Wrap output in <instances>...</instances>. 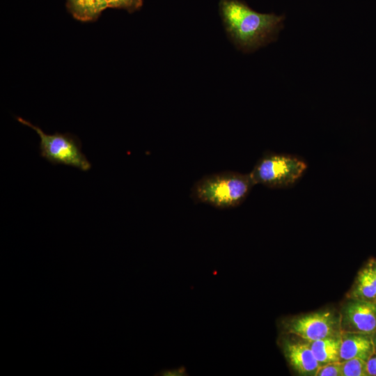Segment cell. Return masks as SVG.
<instances>
[{"instance_id":"cell-4","label":"cell","mask_w":376,"mask_h":376,"mask_svg":"<svg viewBox=\"0 0 376 376\" xmlns=\"http://www.w3.org/2000/svg\"><path fill=\"white\" fill-rule=\"evenodd\" d=\"M306 167L305 162L295 156L267 152L249 173L255 185L285 188L294 185Z\"/></svg>"},{"instance_id":"cell-3","label":"cell","mask_w":376,"mask_h":376,"mask_svg":"<svg viewBox=\"0 0 376 376\" xmlns=\"http://www.w3.org/2000/svg\"><path fill=\"white\" fill-rule=\"evenodd\" d=\"M17 120L38 134L40 139V155L51 164L71 166L84 172L91 169V162L81 150V142L76 135L57 132L48 134L21 117H17Z\"/></svg>"},{"instance_id":"cell-7","label":"cell","mask_w":376,"mask_h":376,"mask_svg":"<svg viewBox=\"0 0 376 376\" xmlns=\"http://www.w3.org/2000/svg\"><path fill=\"white\" fill-rule=\"evenodd\" d=\"M284 354L293 369L301 375H315L320 364L306 343L287 341L283 346Z\"/></svg>"},{"instance_id":"cell-19","label":"cell","mask_w":376,"mask_h":376,"mask_svg":"<svg viewBox=\"0 0 376 376\" xmlns=\"http://www.w3.org/2000/svg\"><path fill=\"white\" fill-rule=\"evenodd\" d=\"M373 341L374 347H375V353H376V340H373Z\"/></svg>"},{"instance_id":"cell-17","label":"cell","mask_w":376,"mask_h":376,"mask_svg":"<svg viewBox=\"0 0 376 376\" xmlns=\"http://www.w3.org/2000/svg\"><path fill=\"white\" fill-rule=\"evenodd\" d=\"M364 269L366 271L367 276L368 277L373 287L376 290V272L373 270L370 266L364 268Z\"/></svg>"},{"instance_id":"cell-10","label":"cell","mask_w":376,"mask_h":376,"mask_svg":"<svg viewBox=\"0 0 376 376\" xmlns=\"http://www.w3.org/2000/svg\"><path fill=\"white\" fill-rule=\"evenodd\" d=\"M67 8L75 19L90 22L97 19L108 5L106 0H67Z\"/></svg>"},{"instance_id":"cell-6","label":"cell","mask_w":376,"mask_h":376,"mask_svg":"<svg viewBox=\"0 0 376 376\" xmlns=\"http://www.w3.org/2000/svg\"><path fill=\"white\" fill-rule=\"evenodd\" d=\"M339 315L341 333L372 336L376 331V302L350 298Z\"/></svg>"},{"instance_id":"cell-5","label":"cell","mask_w":376,"mask_h":376,"mask_svg":"<svg viewBox=\"0 0 376 376\" xmlns=\"http://www.w3.org/2000/svg\"><path fill=\"white\" fill-rule=\"evenodd\" d=\"M289 333L306 341H314L341 334L340 315L322 311L293 318L287 324Z\"/></svg>"},{"instance_id":"cell-9","label":"cell","mask_w":376,"mask_h":376,"mask_svg":"<svg viewBox=\"0 0 376 376\" xmlns=\"http://www.w3.org/2000/svg\"><path fill=\"white\" fill-rule=\"evenodd\" d=\"M340 335L341 334L318 340L306 341L320 366L329 363L340 362Z\"/></svg>"},{"instance_id":"cell-15","label":"cell","mask_w":376,"mask_h":376,"mask_svg":"<svg viewBox=\"0 0 376 376\" xmlns=\"http://www.w3.org/2000/svg\"><path fill=\"white\" fill-rule=\"evenodd\" d=\"M161 375L164 376H183L187 375L186 369L184 367H180L173 369L164 370L160 373Z\"/></svg>"},{"instance_id":"cell-16","label":"cell","mask_w":376,"mask_h":376,"mask_svg":"<svg viewBox=\"0 0 376 376\" xmlns=\"http://www.w3.org/2000/svg\"><path fill=\"white\" fill-rule=\"evenodd\" d=\"M368 375L376 376V353H374L366 361Z\"/></svg>"},{"instance_id":"cell-1","label":"cell","mask_w":376,"mask_h":376,"mask_svg":"<svg viewBox=\"0 0 376 376\" xmlns=\"http://www.w3.org/2000/svg\"><path fill=\"white\" fill-rule=\"evenodd\" d=\"M219 9L228 37L244 53L275 41L283 28L284 16L258 13L239 0H221Z\"/></svg>"},{"instance_id":"cell-12","label":"cell","mask_w":376,"mask_h":376,"mask_svg":"<svg viewBox=\"0 0 376 376\" xmlns=\"http://www.w3.org/2000/svg\"><path fill=\"white\" fill-rule=\"evenodd\" d=\"M342 376H367L366 361L354 358L341 362Z\"/></svg>"},{"instance_id":"cell-18","label":"cell","mask_w":376,"mask_h":376,"mask_svg":"<svg viewBox=\"0 0 376 376\" xmlns=\"http://www.w3.org/2000/svg\"><path fill=\"white\" fill-rule=\"evenodd\" d=\"M373 340H376V331L372 335Z\"/></svg>"},{"instance_id":"cell-2","label":"cell","mask_w":376,"mask_h":376,"mask_svg":"<svg viewBox=\"0 0 376 376\" xmlns=\"http://www.w3.org/2000/svg\"><path fill=\"white\" fill-rule=\"evenodd\" d=\"M256 185L250 173L223 171L205 175L194 183L191 198L219 209L240 205Z\"/></svg>"},{"instance_id":"cell-8","label":"cell","mask_w":376,"mask_h":376,"mask_svg":"<svg viewBox=\"0 0 376 376\" xmlns=\"http://www.w3.org/2000/svg\"><path fill=\"white\" fill-rule=\"evenodd\" d=\"M340 361L359 358L365 361L375 353L372 336L360 333L342 332Z\"/></svg>"},{"instance_id":"cell-14","label":"cell","mask_w":376,"mask_h":376,"mask_svg":"<svg viewBox=\"0 0 376 376\" xmlns=\"http://www.w3.org/2000/svg\"><path fill=\"white\" fill-rule=\"evenodd\" d=\"M315 376H342L341 362L329 363L320 366Z\"/></svg>"},{"instance_id":"cell-11","label":"cell","mask_w":376,"mask_h":376,"mask_svg":"<svg viewBox=\"0 0 376 376\" xmlns=\"http://www.w3.org/2000/svg\"><path fill=\"white\" fill-rule=\"evenodd\" d=\"M350 298L376 302V290L364 269L359 273L350 292Z\"/></svg>"},{"instance_id":"cell-13","label":"cell","mask_w":376,"mask_h":376,"mask_svg":"<svg viewBox=\"0 0 376 376\" xmlns=\"http://www.w3.org/2000/svg\"><path fill=\"white\" fill-rule=\"evenodd\" d=\"M108 8L125 9L130 13L139 10L143 0H106Z\"/></svg>"}]
</instances>
